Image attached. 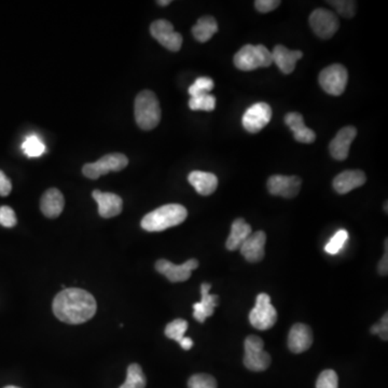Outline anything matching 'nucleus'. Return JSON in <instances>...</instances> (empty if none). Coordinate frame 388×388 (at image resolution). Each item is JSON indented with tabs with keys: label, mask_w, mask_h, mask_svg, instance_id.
Returning a JSON list of instances; mask_svg holds the SVG:
<instances>
[{
	"label": "nucleus",
	"mask_w": 388,
	"mask_h": 388,
	"mask_svg": "<svg viewBox=\"0 0 388 388\" xmlns=\"http://www.w3.org/2000/svg\"><path fill=\"white\" fill-rule=\"evenodd\" d=\"M97 304L91 293L80 288H66L54 298L53 313L63 323L79 325L95 315Z\"/></svg>",
	"instance_id": "f257e3e1"
},
{
	"label": "nucleus",
	"mask_w": 388,
	"mask_h": 388,
	"mask_svg": "<svg viewBox=\"0 0 388 388\" xmlns=\"http://www.w3.org/2000/svg\"><path fill=\"white\" fill-rule=\"evenodd\" d=\"M187 217L185 206L167 204L147 214L141 220V228L148 232H161L183 223Z\"/></svg>",
	"instance_id": "f03ea898"
},
{
	"label": "nucleus",
	"mask_w": 388,
	"mask_h": 388,
	"mask_svg": "<svg viewBox=\"0 0 388 388\" xmlns=\"http://www.w3.org/2000/svg\"><path fill=\"white\" fill-rule=\"evenodd\" d=\"M136 123L144 131H151L161 121V108L157 95L149 90L136 96L134 105Z\"/></svg>",
	"instance_id": "7ed1b4c3"
},
{
	"label": "nucleus",
	"mask_w": 388,
	"mask_h": 388,
	"mask_svg": "<svg viewBox=\"0 0 388 388\" xmlns=\"http://www.w3.org/2000/svg\"><path fill=\"white\" fill-rule=\"evenodd\" d=\"M273 63L271 52L262 45H246L235 54L234 65L243 71H251L258 68L269 67Z\"/></svg>",
	"instance_id": "20e7f679"
},
{
	"label": "nucleus",
	"mask_w": 388,
	"mask_h": 388,
	"mask_svg": "<svg viewBox=\"0 0 388 388\" xmlns=\"http://www.w3.org/2000/svg\"><path fill=\"white\" fill-rule=\"evenodd\" d=\"M244 365L254 372L265 371L271 365V356L265 351V342L258 335H249L244 342Z\"/></svg>",
	"instance_id": "39448f33"
},
{
	"label": "nucleus",
	"mask_w": 388,
	"mask_h": 388,
	"mask_svg": "<svg viewBox=\"0 0 388 388\" xmlns=\"http://www.w3.org/2000/svg\"><path fill=\"white\" fill-rule=\"evenodd\" d=\"M129 159L123 153H110L104 155L94 163L85 164L82 167V173L90 179H99L101 176L106 175L110 172H120L127 167Z\"/></svg>",
	"instance_id": "423d86ee"
},
{
	"label": "nucleus",
	"mask_w": 388,
	"mask_h": 388,
	"mask_svg": "<svg viewBox=\"0 0 388 388\" xmlns=\"http://www.w3.org/2000/svg\"><path fill=\"white\" fill-rule=\"evenodd\" d=\"M249 321L258 330H269L277 321V312L272 305L271 298L268 293H259L256 305L249 313Z\"/></svg>",
	"instance_id": "0eeeda50"
},
{
	"label": "nucleus",
	"mask_w": 388,
	"mask_h": 388,
	"mask_svg": "<svg viewBox=\"0 0 388 388\" xmlns=\"http://www.w3.org/2000/svg\"><path fill=\"white\" fill-rule=\"evenodd\" d=\"M319 85L326 93L330 95L340 96L345 91L349 74L347 69L341 64H332L324 68L319 74Z\"/></svg>",
	"instance_id": "6e6552de"
},
{
	"label": "nucleus",
	"mask_w": 388,
	"mask_h": 388,
	"mask_svg": "<svg viewBox=\"0 0 388 388\" xmlns=\"http://www.w3.org/2000/svg\"><path fill=\"white\" fill-rule=\"evenodd\" d=\"M310 25L318 37L330 39L339 29L340 22L335 13L319 8L314 10L310 15Z\"/></svg>",
	"instance_id": "1a4fd4ad"
},
{
	"label": "nucleus",
	"mask_w": 388,
	"mask_h": 388,
	"mask_svg": "<svg viewBox=\"0 0 388 388\" xmlns=\"http://www.w3.org/2000/svg\"><path fill=\"white\" fill-rule=\"evenodd\" d=\"M152 37L164 48L172 52H178L183 46V37L176 33L173 24L166 20H158L150 26Z\"/></svg>",
	"instance_id": "9d476101"
},
{
	"label": "nucleus",
	"mask_w": 388,
	"mask_h": 388,
	"mask_svg": "<svg viewBox=\"0 0 388 388\" xmlns=\"http://www.w3.org/2000/svg\"><path fill=\"white\" fill-rule=\"evenodd\" d=\"M199 268L197 259H190L183 265H174L169 260L161 259L155 263V270L172 283H181L191 277L192 271Z\"/></svg>",
	"instance_id": "9b49d317"
},
{
	"label": "nucleus",
	"mask_w": 388,
	"mask_h": 388,
	"mask_svg": "<svg viewBox=\"0 0 388 388\" xmlns=\"http://www.w3.org/2000/svg\"><path fill=\"white\" fill-rule=\"evenodd\" d=\"M272 119V108L267 103H257L246 110L243 116V127L251 134L258 133L267 127Z\"/></svg>",
	"instance_id": "f8f14e48"
},
{
	"label": "nucleus",
	"mask_w": 388,
	"mask_h": 388,
	"mask_svg": "<svg viewBox=\"0 0 388 388\" xmlns=\"http://www.w3.org/2000/svg\"><path fill=\"white\" fill-rule=\"evenodd\" d=\"M302 180L298 176H271L268 180V190L272 195L293 199L301 190Z\"/></svg>",
	"instance_id": "ddd939ff"
},
{
	"label": "nucleus",
	"mask_w": 388,
	"mask_h": 388,
	"mask_svg": "<svg viewBox=\"0 0 388 388\" xmlns=\"http://www.w3.org/2000/svg\"><path fill=\"white\" fill-rule=\"evenodd\" d=\"M357 136V130L356 127H343L338 132L337 136L332 139L329 145V151L331 157L338 161H344L347 159L349 153V148L352 143Z\"/></svg>",
	"instance_id": "4468645a"
},
{
	"label": "nucleus",
	"mask_w": 388,
	"mask_h": 388,
	"mask_svg": "<svg viewBox=\"0 0 388 388\" xmlns=\"http://www.w3.org/2000/svg\"><path fill=\"white\" fill-rule=\"evenodd\" d=\"M265 242H267V234L265 232L257 231L251 233L240 248L242 256L245 258L246 261L251 263L262 261L265 255Z\"/></svg>",
	"instance_id": "2eb2a0df"
},
{
	"label": "nucleus",
	"mask_w": 388,
	"mask_h": 388,
	"mask_svg": "<svg viewBox=\"0 0 388 388\" xmlns=\"http://www.w3.org/2000/svg\"><path fill=\"white\" fill-rule=\"evenodd\" d=\"M313 331L305 324H295L288 335V347L295 354L307 352L313 344Z\"/></svg>",
	"instance_id": "dca6fc26"
},
{
	"label": "nucleus",
	"mask_w": 388,
	"mask_h": 388,
	"mask_svg": "<svg viewBox=\"0 0 388 388\" xmlns=\"http://www.w3.org/2000/svg\"><path fill=\"white\" fill-rule=\"evenodd\" d=\"M92 197L99 205V214L101 217H116L123 209V201L117 194L94 190Z\"/></svg>",
	"instance_id": "f3484780"
},
{
	"label": "nucleus",
	"mask_w": 388,
	"mask_h": 388,
	"mask_svg": "<svg viewBox=\"0 0 388 388\" xmlns=\"http://www.w3.org/2000/svg\"><path fill=\"white\" fill-rule=\"evenodd\" d=\"M212 285L209 283H203L201 285V302L193 304V317L199 323H205L206 318L213 316L215 307H217L219 297L217 295H209Z\"/></svg>",
	"instance_id": "a211bd4d"
},
{
	"label": "nucleus",
	"mask_w": 388,
	"mask_h": 388,
	"mask_svg": "<svg viewBox=\"0 0 388 388\" xmlns=\"http://www.w3.org/2000/svg\"><path fill=\"white\" fill-rule=\"evenodd\" d=\"M367 181V176L359 169H351L344 171L333 179V189L339 194H346L352 190L357 189L365 185Z\"/></svg>",
	"instance_id": "6ab92c4d"
},
{
	"label": "nucleus",
	"mask_w": 388,
	"mask_h": 388,
	"mask_svg": "<svg viewBox=\"0 0 388 388\" xmlns=\"http://www.w3.org/2000/svg\"><path fill=\"white\" fill-rule=\"evenodd\" d=\"M273 63L279 68V71L285 75H289L295 71L296 64L303 57L301 51H291L284 46H276L272 52Z\"/></svg>",
	"instance_id": "aec40b11"
},
{
	"label": "nucleus",
	"mask_w": 388,
	"mask_h": 388,
	"mask_svg": "<svg viewBox=\"0 0 388 388\" xmlns=\"http://www.w3.org/2000/svg\"><path fill=\"white\" fill-rule=\"evenodd\" d=\"M65 200L60 190L52 188L43 193L40 201V209L46 217L57 218L63 212Z\"/></svg>",
	"instance_id": "412c9836"
},
{
	"label": "nucleus",
	"mask_w": 388,
	"mask_h": 388,
	"mask_svg": "<svg viewBox=\"0 0 388 388\" xmlns=\"http://www.w3.org/2000/svg\"><path fill=\"white\" fill-rule=\"evenodd\" d=\"M286 125H288L291 131L293 132L295 139L302 144H312L315 141V132L304 124L303 117L299 113H287L285 117Z\"/></svg>",
	"instance_id": "4be33fe9"
},
{
	"label": "nucleus",
	"mask_w": 388,
	"mask_h": 388,
	"mask_svg": "<svg viewBox=\"0 0 388 388\" xmlns=\"http://www.w3.org/2000/svg\"><path fill=\"white\" fill-rule=\"evenodd\" d=\"M188 180L198 193L207 197L216 191L218 187V178L215 174L202 171H193L188 176Z\"/></svg>",
	"instance_id": "5701e85b"
},
{
	"label": "nucleus",
	"mask_w": 388,
	"mask_h": 388,
	"mask_svg": "<svg viewBox=\"0 0 388 388\" xmlns=\"http://www.w3.org/2000/svg\"><path fill=\"white\" fill-rule=\"evenodd\" d=\"M253 233L251 225H248L243 218L234 220L231 226V233L228 237L226 247L228 251H237L243 245L244 242Z\"/></svg>",
	"instance_id": "b1692460"
},
{
	"label": "nucleus",
	"mask_w": 388,
	"mask_h": 388,
	"mask_svg": "<svg viewBox=\"0 0 388 388\" xmlns=\"http://www.w3.org/2000/svg\"><path fill=\"white\" fill-rule=\"evenodd\" d=\"M218 32V24L215 18L211 15L199 19L197 24L192 27V35L200 43H206L212 39L214 35Z\"/></svg>",
	"instance_id": "393cba45"
},
{
	"label": "nucleus",
	"mask_w": 388,
	"mask_h": 388,
	"mask_svg": "<svg viewBox=\"0 0 388 388\" xmlns=\"http://www.w3.org/2000/svg\"><path fill=\"white\" fill-rule=\"evenodd\" d=\"M146 384H147V380L141 366L132 363L127 368V380L119 388H145Z\"/></svg>",
	"instance_id": "a878e982"
},
{
	"label": "nucleus",
	"mask_w": 388,
	"mask_h": 388,
	"mask_svg": "<svg viewBox=\"0 0 388 388\" xmlns=\"http://www.w3.org/2000/svg\"><path fill=\"white\" fill-rule=\"evenodd\" d=\"M24 153L29 158H38L46 151V145L38 136L31 135L26 138L22 145Z\"/></svg>",
	"instance_id": "bb28decb"
},
{
	"label": "nucleus",
	"mask_w": 388,
	"mask_h": 388,
	"mask_svg": "<svg viewBox=\"0 0 388 388\" xmlns=\"http://www.w3.org/2000/svg\"><path fill=\"white\" fill-rule=\"evenodd\" d=\"M188 329V323L185 319L178 318L175 321L169 323L165 328V335L169 339L174 340V341L179 343L181 340L185 338L186 331Z\"/></svg>",
	"instance_id": "cd10ccee"
},
{
	"label": "nucleus",
	"mask_w": 388,
	"mask_h": 388,
	"mask_svg": "<svg viewBox=\"0 0 388 388\" xmlns=\"http://www.w3.org/2000/svg\"><path fill=\"white\" fill-rule=\"evenodd\" d=\"M190 109L198 111H213L216 107V97L212 94H204V95L191 97L189 101Z\"/></svg>",
	"instance_id": "c85d7f7f"
},
{
	"label": "nucleus",
	"mask_w": 388,
	"mask_h": 388,
	"mask_svg": "<svg viewBox=\"0 0 388 388\" xmlns=\"http://www.w3.org/2000/svg\"><path fill=\"white\" fill-rule=\"evenodd\" d=\"M215 83L214 80L209 77H200L194 81L193 85L189 88V94L191 97L209 94V92L214 89Z\"/></svg>",
	"instance_id": "c756f323"
},
{
	"label": "nucleus",
	"mask_w": 388,
	"mask_h": 388,
	"mask_svg": "<svg viewBox=\"0 0 388 388\" xmlns=\"http://www.w3.org/2000/svg\"><path fill=\"white\" fill-rule=\"evenodd\" d=\"M347 239H349L347 231L346 230H339L330 240L329 243L326 245V253L329 254V255H337L344 247V244L346 243Z\"/></svg>",
	"instance_id": "7c9ffc66"
},
{
	"label": "nucleus",
	"mask_w": 388,
	"mask_h": 388,
	"mask_svg": "<svg viewBox=\"0 0 388 388\" xmlns=\"http://www.w3.org/2000/svg\"><path fill=\"white\" fill-rule=\"evenodd\" d=\"M189 388H217V381L209 374H194L188 381Z\"/></svg>",
	"instance_id": "2f4dec72"
},
{
	"label": "nucleus",
	"mask_w": 388,
	"mask_h": 388,
	"mask_svg": "<svg viewBox=\"0 0 388 388\" xmlns=\"http://www.w3.org/2000/svg\"><path fill=\"white\" fill-rule=\"evenodd\" d=\"M328 4L337 9L338 13L346 19H352L356 15V3L352 0H333Z\"/></svg>",
	"instance_id": "473e14b6"
},
{
	"label": "nucleus",
	"mask_w": 388,
	"mask_h": 388,
	"mask_svg": "<svg viewBox=\"0 0 388 388\" xmlns=\"http://www.w3.org/2000/svg\"><path fill=\"white\" fill-rule=\"evenodd\" d=\"M338 386L339 377L335 370H324L316 381V388H338Z\"/></svg>",
	"instance_id": "72a5a7b5"
},
{
	"label": "nucleus",
	"mask_w": 388,
	"mask_h": 388,
	"mask_svg": "<svg viewBox=\"0 0 388 388\" xmlns=\"http://www.w3.org/2000/svg\"><path fill=\"white\" fill-rule=\"evenodd\" d=\"M17 223L15 211L9 206H1L0 207V225L5 228H13Z\"/></svg>",
	"instance_id": "f704fd0d"
},
{
	"label": "nucleus",
	"mask_w": 388,
	"mask_h": 388,
	"mask_svg": "<svg viewBox=\"0 0 388 388\" xmlns=\"http://www.w3.org/2000/svg\"><path fill=\"white\" fill-rule=\"evenodd\" d=\"M371 335H377L382 340L384 341H387L388 340V315L387 313H385V315L381 318L379 324H375V325L372 326L371 329H370Z\"/></svg>",
	"instance_id": "c9c22d12"
},
{
	"label": "nucleus",
	"mask_w": 388,
	"mask_h": 388,
	"mask_svg": "<svg viewBox=\"0 0 388 388\" xmlns=\"http://www.w3.org/2000/svg\"><path fill=\"white\" fill-rule=\"evenodd\" d=\"M281 5L279 0H257L255 1V7L261 13H269Z\"/></svg>",
	"instance_id": "e433bc0d"
},
{
	"label": "nucleus",
	"mask_w": 388,
	"mask_h": 388,
	"mask_svg": "<svg viewBox=\"0 0 388 388\" xmlns=\"http://www.w3.org/2000/svg\"><path fill=\"white\" fill-rule=\"evenodd\" d=\"M11 191V181L3 171H0V197H7Z\"/></svg>",
	"instance_id": "4c0bfd02"
},
{
	"label": "nucleus",
	"mask_w": 388,
	"mask_h": 388,
	"mask_svg": "<svg viewBox=\"0 0 388 388\" xmlns=\"http://www.w3.org/2000/svg\"><path fill=\"white\" fill-rule=\"evenodd\" d=\"M377 272L380 275L386 276L388 273V240H385V255L382 258L377 265Z\"/></svg>",
	"instance_id": "58836bf2"
},
{
	"label": "nucleus",
	"mask_w": 388,
	"mask_h": 388,
	"mask_svg": "<svg viewBox=\"0 0 388 388\" xmlns=\"http://www.w3.org/2000/svg\"><path fill=\"white\" fill-rule=\"evenodd\" d=\"M179 344L185 351H189V349H192V346H193V341L190 338L186 337L179 342Z\"/></svg>",
	"instance_id": "ea45409f"
},
{
	"label": "nucleus",
	"mask_w": 388,
	"mask_h": 388,
	"mask_svg": "<svg viewBox=\"0 0 388 388\" xmlns=\"http://www.w3.org/2000/svg\"><path fill=\"white\" fill-rule=\"evenodd\" d=\"M171 3V0H159V1H158V5L163 6V7H165V6H169Z\"/></svg>",
	"instance_id": "a19ab883"
},
{
	"label": "nucleus",
	"mask_w": 388,
	"mask_h": 388,
	"mask_svg": "<svg viewBox=\"0 0 388 388\" xmlns=\"http://www.w3.org/2000/svg\"><path fill=\"white\" fill-rule=\"evenodd\" d=\"M4 388H20V387H17V386L10 385V386H6V387H4Z\"/></svg>",
	"instance_id": "79ce46f5"
},
{
	"label": "nucleus",
	"mask_w": 388,
	"mask_h": 388,
	"mask_svg": "<svg viewBox=\"0 0 388 388\" xmlns=\"http://www.w3.org/2000/svg\"><path fill=\"white\" fill-rule=\"evenodd\" d=\"M385 212L387 213V202L385 203Z\"/></svg>",
	"instance_id": "37998d69"
}]
</instances>
